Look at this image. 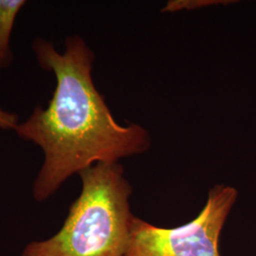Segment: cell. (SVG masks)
Instances as JSON below:
<instances>
[{"label": "cell", "instance_id": "1", "mask_svg": "<svg viewBox=\"0 0 256 256\" xmlns=\"http://www.w3.org/2000/svg\"><path fill=\"white\" fill-rule=\"evenodd\" d=\"M39 64L56 77V88L46 108L37 106L14 129L44 153L34 184V196L44 202L72 174L97 164H114L150 147L146 130L120 126L112 116L92 79L94 54L78 36L68 37L64 54L37 38L32 44Z\"/></svg>", "mask_w": 256, "mask_h": 256}, {"label": "cell", "instance_id": "2", "mask_svg": "<svg viewBox=\"0 0 256 256\" xmlns=\"http://www.w3.org/2000/svg\"><path fill=\"white\" fill-rule=\"evenodd\" d=\"M82 191L62 228L32 241L21 256H124L133 214L131 186L119 162L97 164L79 173Z\"/></svg>", "mask_w": 256, "mask_h": 256}, {"label": "cell", "instance_id": "3", "mask_svg": "<svg viewBox=\"0 0 256 256\" xmlns=\"http://www.w3.org/2000/svg\"><path fill=\"white\" fill-rule=\"evenodd\" d=\"M236 198L234 187L216 185L200 214L174 229L158 228L133 216L124 256H220V234Z\"/></svg>", "mask_w": 256, "mask_h": 256}, {"label": "cell", "instance_id": "4", "mask_svg": "<svg viewBox=\"0 0 256 256\" xmlns=\"http://www.w3.org/2000/svg\"><path fill=\"white\" fill-rule=\"evenodd\" d=\"M25 3L24 0H0V68H7L12 60L10 37L16 16Z\"/></svg>", "mask_w": 256, "mask_h": 256}, {"label": "cell", "instance_id": "5", "mask_svg": "<svg viewBox=\"0 0 256 256\" xmlns=\"http://www.w3.org/2000/svg\"><path fill=\"white\" fill-rule=\"evenodd\" d=\"M18 124V118L16 114L10 113L0 108V128L14 129Z\"/></svg>", "mask_w": 256, "mask_h": 256}]
</instances>
